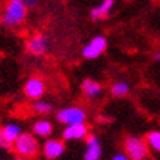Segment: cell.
I'll return each mask as SVG.
<instances>
[{"instance_id": "cell-2", "label": "cell", "mask_w": 160, "mask_h": 160, "mask_svg": "<svg viewBox=\"0 0 160 160\" xmlns=\"http://www.w3.org/2000/svg\"><path fill=\"white\" fill-rule=\"evenodd\" d=\"M27 15H28V8L22 0H8L3 13L0 16V22L6 28H15L24 24Z\"/></svg>"}, {"instance_id": "cell-18", "label": "cell", "mask_w": 160, "mask_h": 160, "mask_svg": "<svg viewBox=\"0 0 160 160\" xmlns=\"http://www.w3.org/2000/svg\"><path fill=\"white\" fill-rule=\"evenodd\" d=\"M25 3V6L28 8V9H37L38 8V0H22Z\"/></svg>"}, {"instance_id": "cell-19", "label": "cell", "mask_w": 160, "mask_h": 160, "mask_svg": "<svg viewBox=\"0 0 160 160\" xmlns=\"http://www.w3.org/2000/svg\"><path fill=\"white\" fill-rule=\"evenodd\" d=\"M110 160H131V159H129L125 153H116V154L113 156Z\"/></svg>"}, {"instance_id": "cell-11", "label": "cell", "mask_w": 160, "mask_h": 160, "mask_svg": "<svg viewBox=\"0 0 160 160\" xmlns=\"http://www.w3.org/2000/svg\"><path fill=\"white\" fill-rule=\"evenodd\" d=\"M22 134V128H21L18 123H15V122H9V123H6L3 128H2V135H3V141H2V144L0 146L5 147V148H12L13 146V142L18 140V137Z\"/></svg>"}, {"instance_id": "cell-8", "label": "cell", "mask_w": 160, "mask_h": 160, "mask_svg": "<svg viewBox=\"0 0 160 160\" xmlns=\"http://www.w3.org/2000/svg\"><path fill=\"white\" fill-rule=\"evenodd\" d=\"M66 147L63 140H58V138H47L43 142L41 147V153L47 160H56L65 153Z\"/></svg>"}, {"instance_id": "cell-21", "label": "cell", "mask_w": 160, "mask_h": 160, "mask_svg": "<svg viewBox=\"0 0 160 160\" xmlns=\"http://www.w3.org/2000/svg\"><path fill=\"white\" fill-rule=\"evenodd\" d=\"M2 141H3V135H2V128H0V144H2Z\"/></svg>"}, {"instance_id": "cell-16", "label": "cell", "mask_w": 160, "mask_h": 160, "mask_svg": "<svg viewBox=\"0 0 160 160\" xmlns=\"http://www.w3.org/2000/svg\"><path fill=\"white\" fill-rule=\"evenodd\" d=\"M144 140H146L147 146H148L150 150H153V151H156V153L160 154V131L147 132V135Z\"/></svg>"}, {"instance_id": "cell-6", "label": "cell", "mask_w": 160, "mask_h": 160, "mask_svg": "<svg viewBox=\"0 0 160 160\" xmlns=\"http://www.w3.org/2000/svg\"><path fill=\"white\" fill-rule=\"evenodd\" d=\"M47 91V85L41 77H29L24 84V94L29 100H41Z\"/></svg>"}, {"instance_id": "cell-14", "label": "cell", "mask_w": 160, "mask_h": 160, "mask_svg": "<svg viewBox=\"0 0 160 160\" xmlns=\"http://www.w3.org/2000/svg\"><path fill=\"white\" fill-rule=\"evenodd\" d=\"M32 134L35 137H41V138H49L52 134H53V123L49 121V119H38L32 123Z\"/></svg>"}, {"instance_id": "cell-1", "label": "cell", "mask_w": 160, "mask_h": 160, "mask_svg": "<svg viewBox=\"0 0 160 160\" xmlns=\"http://www.w3.org/2000/svg\"><path fill=\"white\" fill-rule=\"evenodd\" d=\"M12 150L15 151L16 157L25 160H35L41 153V146L34 134L31 132H22L18 140L13 142Z\"/></svg>"}, {"instance_id": "cell-4", "label": "cell", "mask_w": 160, "mask_h": 160, "mask_svg": "<svg viewBox=\"0 0 160 160\" xmlns=\"http://www.w3.org/2000/svg\"><path fill=\"white\" fill-rule=\"evenodd\" d=\"M56 121L62 125H77V123H85L87 121V112L81 106H68L63 107L56 113Z\"/></svg>"}, {"instance_id": "cell-9", "label": "cell", "mask_w": 160, "mask_h": 160, "mask_svg": "<svg viewBox=\"0 0 160 160\" xmlns=\"http://www.w3.org/2000/svg\"><path fill=\"white\" fill-rule=\"evenodd\" d=\"M90 135V128L87 123H77V125H68L63 128L62 140L63 141H81Z\"/></svg>"}, {"instance_id": "cell-17", "label": "cell", "mask_w": 160, "mask_h": 160, "mask_svg": "<svg viewBox=\"0 0 160 160\" xmlns=\"http://www.w3.org/2000/svg\"><path fill=\"white\" fill-rule=\"evenodd\" d=\"M32 110L37 113V115H50L52 112H53V104L50 102H47V100H44V98H41V100H37V102L32 103Z\"/></svg>"}, {"instance_id": "cell-23", "label": "cell", "mask_w": 160, "mask_h": 160, "mask_svg": "<svg viewBox=\"0 0 160 160\" xmlns=\"http://www.w3.org/2000/svg\"><path fill=\"white\" fill-rule=\"evenodd\" d=\"M0 160H2V159H0Z\"/></svg>"}, {"instance_id": "cell-13", "label": "cell", "mask_w": 160, "mask_h": 160, "mask_svg": "<svg viewBox=\"0 0 160 160\" xmlns=\"http://www.w3.org/2000/svg\"><path fill=\"white\" fill-rule=\"evenodd\" d=\"M113 6H115V0H102L97 6H94L90 10V18L92 21L104 19V18H107L110 15Z\"/></svg>"}, {"instance_id": "cell-5", "label": "cell", "mask_w": 160, "mask_h": 160, "mask_svg": "<svg viewBox=\"0 0 160 160\" xmlns=\"http://www.w3.org/2000/svg\"><path fill=\"white\" fill-rule=\"evenodd\" d=\"M27 52H28L31 56H35V58H40V56H44V54L49 52V37L43 32H35L34 35H31L28 40H27Z\"/></svg>"}, {"instance_id": "cell-22", "label": "cell", "mask_w": 160, "mask_h": 160, "mask_svg": "<svg viewBox=\"0 0 160 160\" xmlns=\"http://www.w3.org/2000/svg\"><path fill=\"white\" fill-rule=\"evenodd\" d=\"M12 160H25V159H21V157H15V159H12Z\"/></svg>"}, {"instance_id": "cell-20", "label": "cell", "mask_w": 160, "mask_h": 160, "mask_svg": "<svg viewBox=\"0 0 160 160\" xmlns=\"http://www.w3.org/2000/svg\"><path fill=\"white\" fill-rule=\"evenodd\" d=\"M154 60H157V62H160V50H157L154 53Z\"/></svg>"}, {"instance_id": "cell-3", "label": "cell", "mask_w": 160, "mask_h": 160, "mask_svg": "<svg viewBox=\"0 0 160 160\" xmlns=\"http://www.w3.org/2000/svg\"><path fill=\"white\" fill-rule=\"evenodd\" d=\"M123 148H125V154L131 160H146L150 153L146 140L135 135L126 137L123 140Z\"/></svg>"}, {"instance_id": "cell-10", "label": "cell", "mask_w": 160, "mask_h": 160, "mask_svg": "<svg viewBox=\"0 0 160 160\" xmlns=\"http://www.w3.org/2000/svg\"><path fill=\"white\" fill-rule=\"evenodd\" d=\"M103 156L102 142L96 134H90L85 138V151H84V160H100Z\"/></svg>"}, {"instance_id": "cell-15", "label": "cell", "mask_w": 160, "mask_h": 160, "mask_svg": "<svg viewBox=\"0 0 160 160\" xmlns=\"http://www.w3.org/2000/svg\"><path fill=\"white\" fill-rule=\"evenodd\" d=\"M129 90H131V87H129V84L126 81H116V82H113L110 85V94L113 97H118V98L128 96Z\"/></svg>"}, {"instance_id": "cell-7", "label": "cell", "mask_w": 160, "mask_h": 160, "mask_svg": "<svg viewBox=\"0 0 160 160\" xmlns=\"http://www.w3.org/2000/svg\"><path fill=\"white\" fill-rule=\"evenodd\" d=\"M107 49V38L104 35H96L90 40V43H87L82 49V56L84 59L88 60H94V59L100 58Z\"/></svg>"}, {"instance_id": "cell-12", "label": "cell", "mask_w": 160, "mask_h": 160, "mask_svg": "<svg viewBox=\"0 0 160 160\" xmlns=\"http://www.w3.org/2000/svg\"><path fill=\"white\" fill-rule=\"evenodd\" d=\"M81 91H82L85 98L94 100V98H98L103 94V85L100 82H97L96 79L87 78L81 82Z\"/></svg>"}]
</instances>
